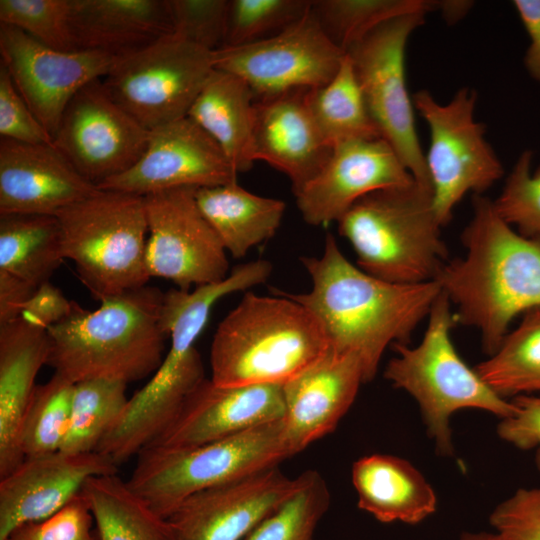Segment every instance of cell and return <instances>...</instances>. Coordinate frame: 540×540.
Segmentation results:
<instances>
[{
    "instance_id": "7",
    "label": "cell",
    "mask_w": 540,
    "mask_h": 540,
    "mask_svg": "<svg viewBox=\"0 0 540 540\" xmlns=\"http://www.w3.org/2000/svg\"><path fill=\"white\" fill-rule=\"evenodd\" d=\"M451 302L442 291L428 315L421 342L415 347L393 344L396 356L384 377L418 403L427 432L440 455L454 453L450 418L462 409H480L501 419L516 407L495 393L458 355L450 336L455 324Z\"/></svg>"
},
{
    "instance_id": "1",
    "label": "cell",
    "mask_w": 540,
    "mask_h": 540,
    "mask_svg": "<svg viewBox=\"0 0 540 540\" xmlns=\"http://www.w3.org/2000/svg\"><path fill=\"white\" fill-rule=\"evenodd\" d=\"M301 261L311 277V290H274L316 318L331 349L358 358L365 383L375 377L389 345L407 344L442 292L437 280L398 284L366 273L344 256L330 234L321 256Z\"/></svg>"
},
{
    "instance_id": "43",
    "label": "cell",
    "mask_w": 540,
    "mask_h": 540,
    "mask_svg": "<svg viewBox=\"0 0 540 540\" xmlns=\"http://www.w3.org/2000/svg\"><path fill=\"white\" fill-rule=\"evenodd\" d=\"M0 135L1 139L26 144L53 143L51 134L29 108L1 62Z\"/></svg>"
},
{
    "instance_id": "41",
    "label": "cell",
    "mask_w": 540,
    "mask_h": 540,
    "mask_svg": "<svg viewBox=\"0 0 540 540\" xmlns=\"http://www.w3.org/2000/svg\"><path fill=\"white\" fill-rule=\"evenodd\" d=\"M173 34L216 51L224 44L229 0H167Z\"/></svg>"
},
{
    "instance_id": "18",
    "label": "cell",
    "mask_w": 540,
    "mask_h": 540,
    "mask_svg": "<svg viewBox=\"0 0 540 540\" xmlns=\"http://www.w3.org/2000/svg\"><path fill=\"white\" fill-rule=\"evenodd\" d=\"M416 181L383 138L338 143L317 175L294 192L297 207L310 225L338 220L362 197Z\"/></svg>"
},
{
    "instance_id": "14",
    "label": "cell",
    "mask_w": 540,
    "mask_h": 540,
    "mask_svg": "<svg viewBox=\"0 0 540 540\" xmlns=\"http://www.w3.org/2000/svg\"><path fill=\"white\" fill-rule=\"evenodd\" d=\"M196 189L178 187L144 196L150 275L184 291L229 275L227 251L200 211Z\"/></svg>"
},
{
    "instance_id": "30",
    "label": "cell",
    "mask_w": 540,
    "mask_h": 540,
    "mask_svg": "<svg viewBox=\"0 0 540 540\" xmlns=\"http://www.w3.org/2000/svg\"><path fill=\"white\" fill-rule=\"evenodd\" d=\"M98 540H173L159 515L117 474L90 478L83 487Z\"/></svg>"
},
{
    "instance_id": "26",
    "label": "cell",
    "mask_w": 540,
    "mask_h": 540,
    "mask_svg": "<svg viewBox=\"0 0 540 540\" xmlns=\"http://www.w3.org/2000/svg\"><path fill=\"white\" fill-rule=\"evenodd\" d=\"M77 50L124 56L172 34L167 0H71Z\"/></svg>"
},
{
    "instance_id": "40",
    "label": "cell",
    "mask_w": 540,
    "mask_h": 540,
    "mask_svg": "<svg viewBox=\"0 0 540 540\" xmlns=\"http://www.w3.org/2000/svg\"><path fill=\"white\" fill-rule=\"evenodd\" d=\"M531 159L529 150L519 156L493 205L520 234L540 238V166L532 173Z\"/></svg>"
},
{
    "instance_id": "33",
    "label": "cell",
    "mask_w": 540,
    "mask_h": 540,
    "mask_svg": "<svg viewBox=\"0 0 540 540\" xmlns=\"http://www.w3.org/2000/svg\"><path fill=\"white\" fill-rule=\"evenodd\" d=\"M473 369L505 399L540 393V307L524 313L497 350Z\"/></svg>"
},
{
    "instance_id": "45",
    "label": "cell",
    "mask_w": 540,
    "mask_h": 540,
    "mask_svg": "<svg viewBox=\"0 0 540 540\" xmlns=\"http://www.w3.org/2000/svg\"><path fill=\"white\" fill-rule=\"evenodd\" d=\"M516 412L501 419L498 436L521 450L540 446V396L520 395L512 400Z\"/></svg>"
},
{
    "instance_id": "21",
    "label": "cell",
    "mask_w": 540,
    "mask_h": 540,
    "mask_svg": "<svg viewBox=\"0 0 540 540\" xmlns=\"http://www.w3.org/2000/svg\"><path fill=\"white\" fill-rule=\"evenodd\" d=\"M117 471L110 458L96 451L26 457L0 478V540L21 525L59 512L82 492L90 478Z\"/></svg>"
},
{
    "instance_id": "48",
    "label": "cell",
    "mask_w": 540,
    "mask_h": 540,
    "mask_svg": "<svg viewBox=\"0 0 540 540\" xmlns=\"http://www.w3.org/2000/svg\"><path fill=\"white\" fill-rule=\"evenodd\" d=\"M36 288L0 271V324L19 318L25 302Z\"/></svg>"
},
{
    "instance_id": "42",
    "label": "cell",
    "mask_w": 540,
    "mask_h": 540,
    "mask_svg": "<svg viewBox=\"0 0 540 540\" xmlns=\"http://www.w3.org/2000/svg\"><path fill=\"white\" fill-rule=\"evenodd\" d=\"M82 492L53 516L14 529L4 540H98Z\"/></svg>"
},
{
    "instance_id": "25",
    "label": "cell",
    "mask_w": 540,
    "mask_h": 540,
    "mask_svg": "<svg viewBox=\"0 0 540 540\" xmlns=\"http://www.w3.org/2000/svg\"><path fill=\"white\" fill-rule=\"evenodd\" d=\"M48 354L46 329L21 316L0 324V478L25 459L20 432L37 374L47 365Z\"/></svg>"
},
{
    "instance_id": "10",
    "label": "cell",
    "mask_w": 540,
    "mask_h": 540,
    "mask_svg": "<svg viewBox=\"0 0 540 540\" xmlns=\"http://www.w3.org/2000/svg\"><path fill=\"white\" fill-rule=\"evenodd\" d=\"M426 14L416 12L389 19L353 43L345 53L382 138L393 147L416 183L432 191L405 79L407 41L424 23Z\"/></svg>"
},
{
    "instance_id": "2",
    "label": "cell",
    "mask_w": 540,
    "mask_h": 540,
    "mask_svg": "<svg viewBox=\"0 0 540 540\" xmlns=\"http://www.w3.org/2000/svg\"><path fill=\"white\" fill-rule=\"evenodd\" d=\"M462 243L465 255L448 261L437 281L457 308L455 322L475 327L491 355L518 315L540 307V238L520 234L492 200L474 195Z\"/></svg>"
},
{
    "instance_id": "46",
    "label": "cell",
    "mask_w": 540,
    "mask_h": 540,
    "mask_svg": "<svg viewBox=\"0 0 540 540\" xmlns=\"http://www.w3.org/2000/svg\"><path fill=\"white\" fill-rule=\"evenodd\" d=\"M75 305V301L68 300L59 288L47 281L37 287L25 302L20 316L47 330L67 318Z\"/></svg>"
},
{
    "instance_id": "39",
    "label": "cell",
    "mask_w": 540,
    "mask_h": 540,
    "mask_svg": "<svg viewBox=\"0 0 540 540\" xmlns=\"http://www.w3.org/2000/svg\"><path fill=\"white\" fill-rule=\"evenodd\" d=\"M307 0H229L224 46H239L276 34L306 15Z\"/></svg>"
},
{
    "instance_id": "29",
    "label": "cell",
    "mask_w": 540,
    "mask_h": 540,
    "mask_svg": "<svg viewBox=\"0 0 540 540\" xmlns=\"http://www.w3.org/2000/svg\"><path fill=\"white\" fill-rule=\"evenodd\" d=\"M196 202L225 250L241 258L278 230L286 204L251 193L237 181L197 188Z\"/></svg>"
},
{
    "instance_id": "19",
    "label": "cell",
    "mask_w": 540,
    "mask_h": 540,
    "mask_svg": "<svg viewBox=\"0 0 540 540\" xmlns=\"http://www.w3.org/2000/svg\"><path fill=\"white\" fill-rule=\"evenodd\" d=\"M298 483L274 467L195 493L166 518L173 540H243Z\"/></svg>"
},
{
    "instance_id": "37",
    "label": "cell",
    "mask_w": 540,
    "mask_h": 540,
    "mask_svg": "<svg viewBox=\"0 0 540 540\" xmlns=\"http://www.w3.org/2000/svg\"><path fill=\"white\" fill-rule=\"evenodd\" d=\"M294 493L243 540H313L330 505L325 479L314 470L298 476Z\"/></svg>"
},
{
    "instance_id": "9",
    "label": "cell",
    "mask_w": 540,
    "mask_h": 540,
    "mask_svg": "<svg viewBox=\"0 0 540 540\" xmlns=\"http://www.w3.org/2000/svg\"><path fill=\"white\" fill-rule=\"evenodd\" d=\"M291 456L281 419L192 448L145 447L127 482L167 518L191 495L277 467Z\"/></svg>"
},
{
    "instance_id": "11",
    "label": "cell",
    "mask_w": 540,
    "mask_h": 540,
    "mask_svg": "<svg viewBox=\"0 0 540 540\" xmlns=\"http://www.w3.org/2000/svg\"><path fill=\"white\" fill-rule=\"evenodd\" d=\"M477 93L461 88L447 104L427 90L413 94V106L428 125L425 156L436 217L445 226L469 192L481 195L503 175V167L485 139V126L474 118Z\"/></svg>"
},
{
    "instance_id": "35",
    "label": "cell",
    "mask_w": 540,
    "mask_h": 540,
    "mask_svg": "<svg viewBox=\"0 0 540 540\" xmlns=\"http://www.w3.org/2000/svg\"><path fill=\"white\" fill-rule=\"evenodd\" d=\"M442 1L317 0L312 10L329 38L344 52L381 23L397 16L440 10Z\"/></svg>"
},
{
    "instance_id": "23",
    "label": "cell",
    "mask_w": 540,
    "mask_h": 540,
    "mask_svg": "<svg viewBox=\"0 0 540 540\" xmlns=\"http://www.w3.org/2000/svg\"><path fill=\"white\" fill-rule=\"evenodd\" d=\"M98 187L50 144L0 141V214L56 216Z\"/></svg>"
},
{
    "instance_id": "38",
    "label": "cell",
    "mask_w": 540,
    "mask_h": 540,
    "mask_svg": "<svg viewBox=\"0 0 540 540\" xmlns=\"http://www.w3.org/2000/svg\"><path fill=\"white\" fill-rule=\"evenodd\" d=\"M0 24L18 28L52 49L77 50L71 0H0Z\"/></svg>"
},
{
    "instance_id": "17",
    "label": "cell",
    "mask_w": 540,
    "mask_h": 540,
    "mask_svg": "<svg viewBox=\"0 0 540 540\" xmlns=\"http://www.w3.org/2000/svg\"><path fill=\"white\" fill-rule=\"evenodd\" d=\"M237 176L212 138L185 117L151 129L139 160L98 188L146 196L178 187L227 184Z\"/></svg>"
},
{
    "instance_id": "8",
    "label": "cell",
    "mask_w": 540,
    "mask_h": 540,
    "mask_svg": "<svg viewBox=\"0 0 540 540\" xmlns=\"http://www.w3.org/2000/svg\"><path fill=\"white\" fill-rule=\"evenodd\" d=\"M65 259L99 301L146 286L144 196L98 188L56 215Z\"/></svg>"
},
{
    "instance_id": "24",
    "label": "cell",
    "mask_w": 540,
    "mask_h": 540,
    "mask_svg": "<svg viewBox=\"0 0 540 540\" xmlns=\"http://www.w3.org/2000/svg\"><path fill=\"white\" fill-rule=\"evenodd\" d=\"M306 91L257 99L254 104V160L286 174L293 192L317 175L333 148L307 108Z\"/></svg>"
},
{
    "instance_id": "27",
    "label": "cell",
    "mask_w": 540,
    "mask_h": 540,
    "mask_svg": "<svg viewBox=\"0 0 540 540\" xmlns=\"http://www.w3.org/2000/svg\"><path fill=\"white\" fill-rule=\"evenodd\" d=\"M358 507L382 523L418 524L437 508V497L409 461L388 454L359 458L352 466Z\"/></svg>"
},
{
    "instance_id": "12",
    "label": "cell",
    "mask_w": 540,
    "mask_h": 540,
    "mask_svg": "<svg viewBox=\"0 0 540 540\" xmlns=\"http://www.w3.org/2000/svg\"><path fill=\"white\" fill-rule=\"evenodd\" d=\"M214 51L169 34L120 56L103 84L148 130L187 117L214 69Z\"/></svg>"
},
{
    "instance_id": "3",
    "label": "cell",
    "mask_w": 540,
    "mask_h": 540,
    "mask_svg": "<svg viewBox=\"0 0 540 540\" xmlns=\"http://www.w3.org/2000/svg\"><path fill=\"white\" fill-rule=\"evenodd\" d=\"M272 271L267 260L235 267L216 283L193 291L164 292L162 325L171 338L169 350L151 379L131 398L96 452L117 466L138 455L173 421L191 392L206 378L195 341L211 309L222 297L266 282Z\"/></svg>"
},
{
    "instance_id": "31",
    "label": "cell",
    "mask_w": 540,
    "mask_h": 540,
    "mask_svg": "<svg viewBox=\"0 0 540 540\" xmlns=\"http://www.w3.org/2000/svg\"><path fill=\"white\" fill-rule=\"evenodd\" d=\"M64 260L56 216L0 214V271L37 288Z\"/></svg>"
},
{
    "instance_id": "22",
    "label": "cell",
    "mask_w": 540,
    "mask_h": 540,
    "mask_svg": "<svg viewBox=\"0 0 540 540\" xmlns=\"http://www.w3.org/2000/svg\"><path fill=\"white\" fill-rule=\"evenodd\" d=\"M365 383L358 358L330 347L283 384L285 436L297 454L333 432Z\"/></svg>"
},
{
    "instance_id": "15",
    "label": "cell",
    "mask_w": 540,
    "mask_h": 540,
    "mask_svg": "<svg viewBox=\"0 0 540 540\" xmlns=\"http://www.w3.org/2000/svg\"><path fill=\"white\" fill-rule=\"evenodd\" d=\"M149 134L96 79L67 105L53 144L81 176L98 187L139 160Z\"/></svg>"
},
{
    "instance_id": "50",
    "label": "cell",
    "mask_w": 540,
    "mask_h": 540,
    "mask_svg": "<svg viewBox=\"0 0 540 540\" xmlns=\"http://www.w3.org/2000/svg\"><path fill=\"white\" fill-rule=\"evenodd\" d=\"M535 450H536V453H535V464H536L537 469H538L539 472H540V446L537 447Z\"/></svg>"
},
{
    "instance_id": "47",
    "label": "cell",
    "mask_w": 540,
    "mask_h": 540,
    "mask_svg": "<svg viewBox=\"0 0 540 540\" xmlns=\"http://www.w3.org/2000/svg\"><path fill=\"white\" fill-rule=\"evenodd\" d=\"M513 5L530 38L525 67L530 76L540 82V0H515Z\"/></svg>"
},
{
    "instance_id": "44",
    "label": "cell",
    "mask_w": 540,
    "mask_h": 540,
    "mask_svg": "<svg viewBox=\"0 0 540 540\" xmlns=\"http://www.w3.org/2000/svg\"><path fill=\"white\" fill-rule=\"evenodd\" d=\"M499 540H540V487L520 488L492 511Z\"/></svg>"
},
{
    "instance_id": "36",
    "label": "cell",
    "mask_w": 540,
    "mask_h": 540,
    "mask_svg": "<svg viewBox=\"0 0 540 540\" xmlns=\"http://www.w3.org/2000/svg\"><path fill=\"white\" fill-rule=\"evenodd\" d=\"M73 389L74 383L55 373L36 386L20 432L25 458L60 451L69 425Z\"/></svg>"
},
{
    "instance_id": "32",
    "label": "cell",
    "mask_w": 540,
    "mask_h": 540,
    "mask_svg": "<svg viewBox=\"0 0 540 540\" xmlns=\"http://www.w3.org/2000/svg\"><path fill=\"white\" fill-rule=\"evenodd\" d=\"M305 102L320 133L332 147L349 140L382 138L346 53L327 84L305 92Z\"/></svg>"
},
{
    "instance_id": "28",
    "label": "cell",
    "mask_w": 540,
    "mask_h": 540,
    "mask_svg": "<svg viewBox=\"0 0 540 540\" xmlns=\"http://www.w3.org/2000/svg\"><path fill=\"white\" fill-rule=\"evenodd\" d=\"M254 94L240 77L214 68L187 117L219 146L236 170L252 168Z\"/></svg>"
},
{
    "instance_id": "5",
    "label": "cell",
    "mask_w": 540,
    "mask_h": 540,
    "mask_svg": "<svg viewBox=\"0 0 540 540\" xmlns=\"http://www.w3.org/2000/svg\"><path fill=\"white\" fill-rule=\"evenodd\" d=\"M273 291L278 296L246 292L218 325L210 349L215 384H284L328 350L316 318Z\"/></svg>"
},
{
    "instance_id": "4",
    "label": "cell",
    "mask_w": 540,
    "mask_h": 540,
    "mask_svg": "<svg viewBox=\"0 0 540 540\" xmlns=\"http://www.w3.org/2000/svg\"><path fill=\"white\" fill-rule=\"evenodd\" d=\"M164 292L151 286L101 300L95 310L76 303L72 313L47 329V365L78 383L113 379L125 383L155 373L169 336L162 325Z\"/></svg>"
},
{
    "instance_id": "20",
    "label": "cell",
    "mask_w": 540,
    "mask_h": 540,
    "mask_svg": "<svg viewBox=\"0 0 540 540\" xmlns=\"http://www.w3.org/2000/svg\"><path fill=\"white\" fill-rule=\"evenodd\" d=\"M284 415L283 384L221 386L205 378L148 446L192 448L281 420Z\"/></svg>"
},
{
    "instance_id": "6",
    "label": "cell",
    "mask_w": 540,
    "mask_h": 540,
    "mask_svg": "<svg viewBox=\"0 0 540 540\" xmlns=\"http://www.w3.org/2000/svg\"><path fill=\"white\" fill-rule=\"evenodd\" d=\"M357 266L398 284L435 281L448 262L432 203V191L417 183L372 192L338 220Z\"/></svg>"
},
{
    "instance_id": "16",
    "label": "cell",
    "mask_w": 540,
    "mask_h": 540,
    "mask_svg": "<svg viewBox=\"0 0 540 540\" xmlns=\"http://www.w3.org/2000/svg\"><path fill=\"white\" fill-rule=\"evenodd\" d=\"M0 55L16 89L52 138L75 94L105 77L120 57L97 50L52 49L4 24Z\"/></svg>"
},
{
    "instance_id": "34",
    "label": "cell",
    "mask_w": 540,
    "mask_h": 540,
    "mask_svg": "<svg viewBox=\"0 0 540 540\" xmlns=\"http://www.w3.org/2000/svg\"><path fill=\"white\" fill-rule=\"evenodd\" d=\"M127 383L89 379L74 384L68 429L60 451L95 452L124 412Z\"/></svg>"
},
{
    "instance_id": "13",
    "label": "cell",
    "mask_w": 540,
    "mask_h": 540,
    "mask_svg": "<svg viewBox=\"0 0 540 540\" xmlns=\"http://www.w3.org/2000/svg\"><path fill=\"white\" fill-rule=\"evenodd\" d=\"M214 68L243 79L257 99L327 84L345 52L323 30L311 9L266 38L213 52Z\"/></svg>"
},
{
    "instance_id": "49",
    "label": "cell",
    "mask_w": 540,
    "mask_h": 540,
    "mask_svg": "<svg viewBox=\"0 0 540 540\" xmlns=\"http://www.w3.org/2000/svg\"><path fill=\"white\" fill-rule=\"evenodd\" d=\"M459 540H499L495 533L488 532H466Z\"/></svg>"
}]
</instances>
